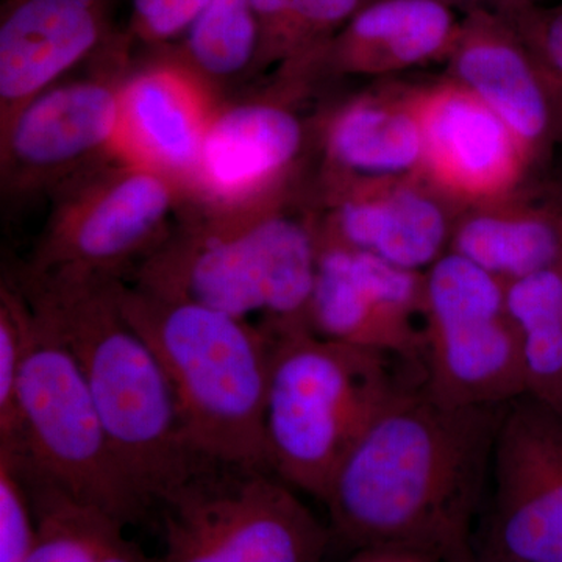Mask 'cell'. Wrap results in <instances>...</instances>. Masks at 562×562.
Returning <instances> with one entry per match:
<instances>
[{"label": "cell", "mask_w": 562, "mask_h": 562, "mask_svg": "<svg viewBox=\"0 0 562 562\" xmlns=\"http://www.w3.org/2000/svg\"><path fill=\"white\" fill-rule=\"evenodd\" d=\"M503 408H457L409 386L362 435L324 503L333 539L351 552L401 547L476 562Z\"/></svg>", "instance_id": "cell-1"}, {"label": "cell", "mask_w": 562, "mask_h": 562, "mask_svg": "<svg viewBox=\"0 0 562 562\" xmlns=\"http://www.w3.org/2000/svg\"><path fill=\"white\" fill-rule=\"evenodd\" d=\"M120 279L25 271L18 290L79 364L125 472L144 501L158 506L205 458L184 438L157 355L122 313Z\"/></svg>", "instance_id": "cell-2"}, {"label": "cell", "mask_w": 562, "mask_h": 562, "mask_svg": "<svg viewBox=\"0 0 562 562\" xmlns=\"http://www.w3.org/2000/svg\"><path fill=\"white\" fill-rule=\"evenodd\" d=\"M116 290L122 313L165 369L191 449L205 460L271 471L265 422L272 336L260 325L124 279Z\"/></svg>", "instance_id": "cell-3"}, {"label": "cell", "mask_w": 562, "mask_h": 562, "mask_svg": "<svg viewBox=\"0 0 562 562\" xmlns=\"http://www.w3.org/2000/svg\"><path fill=\"white\" fill-rule=\"evenodd\" d=\"M316 268L317 239L305 225L243 209L192 217L139 262L133 284L247 322L258 314L276 338L310 330Z\"/></svg>", "instance_id": "cell-4"}, {"label": "cell", "mask_w": 562, "mask_h": 562, "mask_svg": "<svg viewBox=\"0 0 562 562\" xmlns=\"http://www.w3.org/2000/svg\"><path fill=\"white\" fill-rule=\"evenodd\" d=\"M395 362L312 330L276 336L265 422L271 471L324 501L347 454L408 390Z\"/></svg>", "instance_id": "cell-5"}, {"label": "cell", "mask_w": 562, "mask_h": 562, "mask_svg": "<svg viewBox=\"0 0 562 562\" xmlns=\"http://www.w3.org/2000/svg\"><path fill=\"white\" fill-rule=\"evenodd\" d=\"M155 562H322L330 527L271 471L205 460L160 503Z\"/></svg>", "instance_id": "cell-6"}, {"label": "cell", "mask_w": 562, "mask_h": 562, "mask_svg": "<svg viewBox=\"0 0 562 562\" xmlns=\"http://www.w3.org/2000/svg\"><path fill=\"white\" fill-rule=\"evenodd\" d=\"M31 314L18 391L20 431L13 441L0 443L125 527L139 522L151 506L114 452L79 364L32 310Z\"/></svg>", "instance_id": "cell-7"}, {"label": "cell", "mask_w": 562, "mask_h": 562, "mask_svg": "<svg viewBox=\"0 0 562 562\" xmlns=\"http://www.w3.org/2000/svg\"><path fill=\"white\" fill-rule=\"evenodd\" d=\"M424 382L457 408H501L525 395L519 333L506 283L449 251L424 279Z\"/></svg>", "instance_id": "cell-8"}, {"label": "cell", "mask_w": 562, "mask_h": 562, "mask_svg": "<svg viewBox=\"0 0 562 562\" xmlns=\"http://www.w3.org/2000/svg\"><path fill=\"white\" fill-rule=\"evenodd\" d=\"M476 562H562V409L522 395L503 408Z\"/></svg>", "instance_id": "cell-9"}, {"label": "cell", "mask_w": 562, "mask_h": 562, "mask_svg": "<svg viewBox=\"0 0 562 562\" xmlns=\"http://www.w3.org/2000/svg\"><path fill=\"white\" fill-rule=\"evenodd\" d=\"M184 188L165 173L121 160L81 177L66 195L25 271L121 277L166 241Z\"/></svg>", "instance_id": "cell-10"}, {"label": "cell", "mask_w": 562, "mask_h": 562, "mask_svg": "<svg viewBox=\"0 0 562 562\" xmlns=\"http://www.w3.org/2000/svg\"><path fill=\"white\" fill-rule=\"evenodd\" d=\"M424 279L336 244L317 241L308 327L321 338L424 369Z\"/></svg>", "instance_id": "cell-11"}, {"label": "cell", "mask_w": 562, "mask_h": 562, "mask_svg": "<svg viewBox=\"0 0 562 562\" xmlns=\"http://www.w3.org/2000/svg\"><path fill=\"white\" fill-rule=\"evenodd\" d=\"M120 117L121 83L113 80L69 81L41 92L2 124L7 187L32 190L116 157Z\"/></svg>", "instance_id": "cell-12"}, {"label": "cell", "mask_w": 562, "mask_h": 562, "mask_svg": "<svg viewBox=\"0 0 562 562\" xmlns=\"http://www.w3.org/2000/svg\"><path fill=\"white\" fill-rule=\"evenodd\" d=\"M202 83L179 52L121 81L116 157L191 188L216 111Z\"/></svg>", "instance_id": "cell-13"}, {"label": "cell", "mask_w": 562, "mask_h": 562, "mask_svg": "<svg viewBox=\"0 0 562 562\" xmlns=\"http://www.w3.org/2000/svg\"><path fill=\"white\" fill-rule=\"evenodd\" d=\"M111 0H7L0 18L2 124L102 46Z\"/></svg>", "instance_id": "cell-14"}, {"label": "cell", "mask_w": 562, "mask_h": 562, "mask_svg": "<svg viewBox=\"0 0 562 562\" xmlns=\"http://www.w3.org/2000/svg\"><path fill=\"white\" fill-rule=\"evenodd\" d=\"M294 114L272 103L244 102L214 111L191 190L217 211L254 202L301 150Z\"/></svg>", "instance_id": "cell-15"}, {"label": "cell", "mask_w": 562, "mask_h": 562, "mask_svg": "<svg viewBox=\"0 0 562 562\" xmlns=\"http://www.w3.org/2000/svg\"><path fill=\"white\" fill-rule=\"evenodd\" d=\"M453 46L458 77L517 138L539 140L549 135L552 102L524 43L497 22L476 16L457 33Z\"/></svg>", "instance_id": "cell-16"}, {"label": "cell", "mask_w": 562, "mask_h": 562, "mask_svg": "<svg viewBox=\"0 0 562 562\" xmlns=\"http://www.w3.org/2000/svg\"><path fill=\"white\" fill-rule=\"evenodd\" d=\"M420 131L436 171L457 188L486 191L513 169V143L505 122L480 99L461 92L436 95Z\"/></svg>", "instance_id": "cell-17"}, {"label": "cell", "mask_w": 562, "mask_h": 562, "mask_svg": "<svg viewBox=\"0 0 562 562\" xmlns=\"http://www.w3.org/2000/svg\"><path fill=\"white\" fill-rule=\"evenodd\" d=\"M452 13L438 0H375L362 7L335 43H325L351 66H402L428 60L453 46Z\"/></svg>", "instance_id": "cell-18"}, {"label": "cell", "mask_w": 562, "mask_h": 562, "mask_svg": "<svg viewBox=\"0 0 562 562\" xmlns=\"http://www.w3.org/2000/svg\"><path fill=\"white\" fill-rule=\"evenodd\" d=\"M446 217L428 199L398 192L386 201L349 202L338 214L336 232L319 243L368 251L382 260L417 272L442 257Z\"/></svg>", "instance_id": "cell-19"}, {"label": "cell", "mask_w": 562, "mask_h": 562, "mask_svg": "<svg viewBox=\"0 0 562 562\" xmlns=\"http://www.w3.org/2000/svg\"><path fill=\"white\" fill-rule=\"evenodd\" d=\"M522 349L525 395L562 409V261L506 284Z\"/></svg>", "instance_id": "cell-20"}, {"label": "cell", "mask_w": 562, "mask_h": 562, "mask_svg": "<svg viewBox=\"0 0 562 562\" xmlns=\"http://www.w3.org/2000/svg\"><path fill=\"white\" fill-rule=\"evenodd\" d=\"M452 251L508 284L562 261V220L473 217L454 236Z\"/></svg>", "instance_id": "cell-21"}, {"label": "cell", "mask_w": 562, "mask_h": 562, "mask_svg": "<svg viewBox=\"0 0 562 562\" xmlns=\"http://www.w3.org/2000/svg\"><path fill=\"white\" fill-rule=\"evenodd\" d=\"M424 149L420 125L412 117L379 106L358 105L333 125L330 150L351 171L398 172L408 169Z\"/></svg>", "instance_id": "cell-22"}, {"label": "cell", "mask_w": 562, "mask_h": 562, "mask_svg": "<svg viewBox=\"0 0 562 562\" xmlns=\"http://www.w3.org/2000/svg\"><path fill=\"white\" fill-rule=\"evenodd\" d=\"M179 54L203 80H228L258 60L260 25L250 0H210Z\"/></svg>", "instance_id": "cell-23"}, {"label": "cell", "mask_w": 562, "mask_h": 562, "mask_svg": "<svg viewBox=\"0 0 562 562\" xmlns=\"http://www.w3.org/2000/svg\"><path fill=\"white\" fill-rule=\"evenodd\" d=\"M31 308L20 290L3 284L0 292V442L20 431L18 391L31 331Z\"/></svg>", "instance_id": "cell-24"}, {"label": "cell", "mask_w": 562, "mask_h": 562, "mask_svg": "<svg viewBox=\"0 0 562 562\" xmlns=\"http://www.w3.org/2000/svg\"><path fill=\"white\" fill-rule=\"evenodd\" d=\"M33 516L13 454L0 446V562H31Z\"/></svg>", "instance_id": "cell-25"}, {"label": "cell", "mask_w": 562, "mask_h": 562, "mask_svg": "<svg viewBox=\"0 0 562 562\" xmlns=\"http://www.w3.org/2000/svg\"><path fill=\"white\" fill-rule=\"evenodd\" d=\"M514 20L520 40L531 50L536 65L549 72L554 83H562V5L542 10L531 0H517Z\"/></svg>", "instance_id": "cell-26"}, {"label": "cell", "mask_w": 562, "mask_h": 562, "mask_svg": "<svg viewBox=\"0 0 562 562\" xmlns=\"http://www.w3.org/2000/svg\"><path fill=\"white\" fill-rule=\"evenodd\" d=\"M210 0H132V31L147 43H168L188 32Z\"/></svg>", "instance_id": "cell-27"}, {"label": "cell", "mask_w": 562, "mask_h": 562, "mask_svg": "<svg viewBox=\"0 0 562 562\" xmlns=\"http://www.w3.org/2000/svg\"><path fill=\"white\" fill-rule=\"evenodd\" d=\"M344 562H441L432 554L401 547H369L351 552Z\"/></svg>", "instance_id": "cell-28"}, {"label": "cell", "mask_w": 562, "mask_h": 562, "mask_svg": "<svg viewBox=\"0 0 562 562\" xmlns=\"http://www.w3.org/2000/svg\"><path fill=\"white\" fill-rule=\"evenodd\" d=\"M102 562H155V558L147 557L135 542L125 536V531H122L106 550Z\"/></svg>", "instance_id": "cell-29"}, {"label": "cell", "mask_w": 562, "mask_h": 562, "mask_svg": "<svg viewBox=\"0 0 562 562\" xmlns=\"http://www.w3.org/2000/svg\"><path fill=\"white\" fill-rule=\"evenodd\" d=\"M438 2L443 3V5H447V3H452V2H471V0H438Z\"/></svg>", "instance_id": "cell-30"}]
</instances>
